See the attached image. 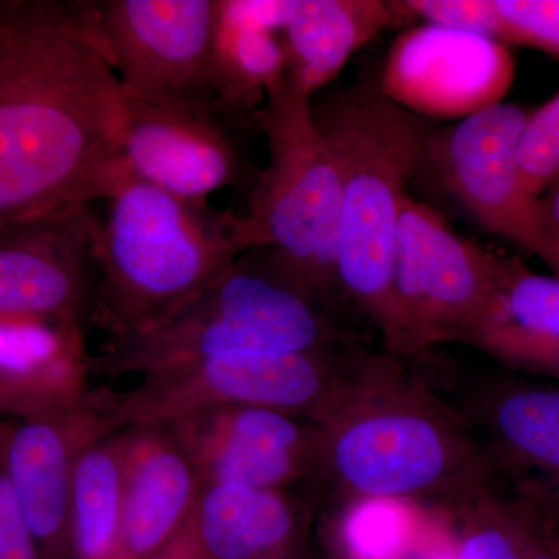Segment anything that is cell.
<instances>
[{
	"label": "cell",
	"instance_id": "cell-1",
	"mask_svg": "<svg viewBox=\"0 0 559 559\" xmlns=\"http://www.w3.org/2000/svg\"><path fill=\"white\" fill-rule=\"evenodd\" d=\"M121 98L80 2H3L0 231L108 200L130 175L120 153Z\"/></svg>",
	"mask_w": 559,
	"mask_h": 559
},
{
	"label": "cell",
	"instance_id": "cell-2",
	"mask_svg": "<svg viewBox=\"0 0 559 559\" xmlns=\"http://www.w3.org/2000/svg\"><path fill=\"white\" fill-rule=\"evenodd\" d=\"M312 477L345 503L423 500L459 509L492 488L498 466L459 417L393 355H377L366 378L319 425Z\"/></svg>",
	"mask_w": 559,
	"mask_h": 559
},
{
	"label": "cell",
	"instance_id": "cell-3",
	"mask_svg": "<svg viewBox=\"0 0 559 559\" xmlns=\"http://www.w3.org/2000/svg\"><path fill=\"white\" fill-rule=\"evenodd\" d=\"M310 109L340 175L341 296L377 325L388 348L396 226L430 124L385 98L378 81L325 87L311 95Z\"/></svg>",
	"mask_w": 559,
	"mask_h": 559
},
{
	"label": "cell",
	"instance_id": "cell-4",
	"mask_svg": "<svg viewBox=\"0 0 559 559\" xmlns=\"http://www.w3.org/2000/svg\"><path fill=\"white\" fill-rule=\"evenodd\" d=\"M105 201L87 318L108 341L156 322L250 250L240 215L197 207L131 175Z\"/></svg>",
	"mask_w": 559,
	"mask_h": 559
},
{
	"label": "cell",
	"instance_id": "cell-5",
	"mask_svg": "<svg viewBox=\"0 0 559 559\" xmlns=\"http://www.w3.org/2000/svg\"><path fill=\"white\" fill-rule=\"evenodd\" d=\"M330 311L271 249H250L156 322L106 341L100 353L91 356V374L143 378L234 353L337 347L344 334Z\"/></svg>",
	"mask_w": 559,
	"mask_h": 559
},
{
	"label": "cell",
	"instance_id": "cell-6",
	"mask_svg": "<svg viewBox=\"0 0 559 559\" xmlns=\"http://www.w3.org/2000/svg\"><path fill=\"white\" fill-rule=\"evenodd\" d=\"M253 117L270 159L255 173L240 216L245 240L249 249H271L300 285L333 308L341 296L340 175L312 121L310 97L286 75Z\"/></svg>",
	"mask_w": 559,
	"mask_h": 559
},
{
	"label": "cell",
	"instance_id": "cell-7",
	"mask_svg": "<svg viewBox=\"0 0 559 559\" xmlns=\"http://www.w3.org/2000/svg\"><path fill=\"white\" fill-rule=\"evenodd\" d=\"M374 355L337 347L234 353L146 374L124 393L98 390L112 432L165 425L209 407H260L322 425L366 378Z\"/></svg>",
	"mask_w": 559,
	"mask_h": 559
},
{
	"label": "cell",
	"instance_id": "cell-8",
	"mask_svg": "<svg viewBox=\"0 0 559 559\" xmlns=\"http://www.w3.org/2000/svg\"><path fill=\"white\" fill-rule=\"evenodd\" d=\"M503 253L460 237L443 216L407 194L393 249V333L385 353L468 345L498 288Z\"/></svg>",
	"mask_w": 559,
	"mask_h": 559
},
{
	"label": "cell",
	"instance_id": "cell-9",
	"mask_svg": "<svg viewBox=\"0 0 559 559\" xmlns=\"http://www.w3.org/2000/svg\"><path fill=\"white\" fill-rule=\"evenodd\" d=\"M80 7L123 94L179 105L224 103L215 55L219 0H92Z\"/></svg>",
	"mask_w": 559,
	"mask_h": 559
},
{
	"label": "cell",
	"instance_id": "cell-10",
	"mask_svg": "<svg viewBox=\"0 0 559 559\" xmlns=\"http://www.w3.org/2000/svg\"><path fill=\"white\" fill-rule=\"evenodd\" d=\"M528 114L502 102L447 127H430L414 176H425L481 229L535 255L544 240L538 200L525 190L518 164Z\"/></svg>",
	"mask_w": 559,
	"mask_h": 559
},
{
	"label": "cell",
	"instance_id": "cell-11",
	"mask_svg": "<svg viewBox=\"0 0 559 559\" xmlns=\"http://www.w3.org/2000/svg\"><path fill=\"white\" fill-rule=\"evenodd\" d=\"M255 112L215 105H179L123 94L119 120L121 159L132 178L179 200L209 209L215 191L248 178L245 135Z\"/></svg>",
	"mask_w": 559,
	"mask_h": 559
},
{
	"label": "cell",
	"instance_id": "cell-12",
	"mask_svg": "<svg viewBox=\"0 0 559 559\" xmlns=\"http://www.w3.org/2000/svg\"><path fill=\"white\" fill-rule=\"evenodd\" d=\"M513 80L509 47L421 24L393 40L378 86L385 98L421 119L459 121L502 103Z\"/></svg>",
	"mask_w": 559,
	"mask_h": 559
},
{
	"label": "cell",
	"instance_id": "cell-13",
	"mask_svg": "<svg viewBox=\"0 0 559 559\" xmlns=\"http://www.w3.org/2000/svg\"><path fill=\"white\" fill-rule=\"evenodd\" d=\"M205 488L285 489L318 466L320 428L260 407H209L165 423Z\"/></svg>",
	"mask_w": 559,
	"mask_h": 559
},
{
	"label": "cell",
	"instance_id": "cell-14",
	"mask_svg": "<svg viewBox=\"0 0 559 559\" xmlns=\"http://www.w3.org/2000/svg\"><path fill=\"white\" fill-rule=\"evenodd\" d=\"M98 219L79 204L0 231V319L90 316Z\"/></svg>",
	"mask_w": 559,
	"mask_h": 559
},
{
	"label": "cell",
	"instance_id": "cell-15",
	"mask_svg": "<svg viewBox=\"0 0 559 559\" xmlns=\"http://www.w3.org/2000/svg\"><path fill=\"white\" fill-rule=\"evenodd\" d=\"M110 433L95 392L79 409L25 418L0 433V468L40 559H73L69 530L73 471L81 452Z\"/></svg>",
	"mask_w": 559,
	"mask_h": 559
},
{
	"label": "cell",
	"instance_id": "cell-16",
	"mask_svg": "<svg viewBox=\"0 0 559 559\" xmlns=\"http://www.w3.org/2000/svg\"><path fill=\"white\" fill-rule=\"evenodd\" d=\"M81 322L0 319V411L22 419L90 403Z\"/></svg>",
	"mask_w": 559,
	"mask_h": 559
},
{
	"label": "cell",
	"instance_id": "cell-17",
	"mask_svg": "<svg viewBox=\"0 0 559 559\" xmlns=\"http://www.w3.org/2000/svg\"><path fill=\"white\" fill-rule=\"evenodd\" d=\"M471 409L498 469L559 511V382L496 378L474 392Z\"/></svg>",
	"mask_w": 559,
	"mask_h": 559
},
{
	"label": "cell",
	"instance_id": "cell-18",
	"mask_svg": "<svg viewBox=\"0 0 559 559\" xmlns=\"http://www.w3.org/2000/svg\"><path fill=\"white\" fill-rule=\"evenodd\" d=\"M123 430L128 436L127 491L117 559H146L186 527L205 487L164 425Z\"/></svg>",
	"mask_w": 559,
	"mask_h": 559
},
{
	"label": "cell",
	"instance_id": "cell-19",
	"mask_svg": "<svg viewBox=\"0 0 559 559\" xmlns=\"http://www.w3.org/2000/svg\"><path fill=\"white\" fill-rule=\"evenodd\" d=\"M193 522L210 559H312L310 509L285 489L205 488Z\"/></svg>",
	"mask_w": 559,
	"mask_h": 559
},
{
	"label": "cell",
	"instance_id": "cell-20",
	"mask_svg": "<svg viewBox=\"0 0 559 559\" xmlns=\"http://www.w3.org/2000/svg\"><path fill=\"white\" fill-rule=\"evenodd\" d=\"M404 2L293 0L282 31L289 79L308 97L340 76L356 51L389 28L411 25Z\"/></svg>",
	"mask_w": 559,
	"mask_h": 559
},
{
	"label": "cell",
	"instance_id": "cell-21",
	"mask_svg": "<svg viewBox=\"0 0 559 559\" xmlns=\"http://www.w3.org/2000/svg\"><path fill=\"white\" fill-rule=\"evenodd\" d=\"M468 345L511 370L559 382V280L502 255L495 297Z\"/></svg>",
	"mask_w": 559,
	"mask_h": 559
},
{
	"label": "cell",
	"instance_id": "cell-22",
	"mask_svg": "<svg viewBox=\"0 0 559 559\" xmlns=\"http://www.w3.org/2000/svg\"><path fill=\"white\" fill-rule=\"evenodd\" d=\"M293 0H219L216 73L223 102L255 112L267 91L288 75L278 32Z\"/></svg>",
	"mask_w": 559,
	"mask_h": 559
},
{
	"label": "cell",
	"instance_id": "cell-23",
	"mask_svg": "<svg viewBox=\"0 0 559 559\" xmlns=\"http://www.w3.org/2000/svg\"><path fill=\"white\" fill-rule=\"evenodd\" d=\"M455 513V559H559V511L536 496L489 488Z\"/></svg>",
	"mask_w": 559,
	"mask_h": 559
},
{
	"label": "cell",
	"instance_id": "cell-24",
	"mask_svg": "<svg viewBox=\"0 0 559 559\" xmlns=\"http://www.w3.org/2000/svg\"><path fill=\"white\" fill-rule=\"evenodd\" d=\"M127 468V430L103 437L81 452L70 489L73 559L119 558Z\"/></svg>",
	"mask_w": 559,
	"mask_h": 559
},
{
	"label": "cell",
	"instance_id": "cell-25",
	"mask_svg": "<svg viewBox=\"0 0 559 559\" xmlns=\"http://www.w3.org/2000/svg\"><path fill=\"white\" fill-rule=\"evenodd\" d=\"M522 183L539 200L559 179V94L530 110L518 148Z\"/></svg>",
	"mask_w": 559,
	"mask_h": 559
},
{
	"label": "cell",
	"instance_id": "cell-26",
	"mask_svg": "<svg viewBox=\"0 0 559 559\" xmlns=\"http://www.w3.org/2000/svg\"><path fill=\"white\" fill-rule=\"evenodd\" d=\"M499 43L544 51L559 61V0H495Z\"/></svg>",
	"mask_w": 559,
	"mask_h": 559
},
{
	"label": "cell",
	"instance_id": "cell-27",
	"mask_svg": "<svg viewBox=\"0 0 559 559\" xmlns=\"http://www.w3.org/2000/svg\"><path fill=\"white\" fill-rule=\"evenodd\" d=\"M404 5L414 21L473 33L499 43L495 0H404Z\"/></svg>",
	"mask_w": 559,
	"mask_h": 559
},
{
	"label": "cell",
	"instance_id": "cell-28",
	"mask_svg": "<svg viewBox=\"0 0 559 559\" xmlns=\"http://www.w3.org/2000/svg\"><path fill=\"white\" fill-rule=\"evenodd\" d=\"M0 559H40L5 473L0 468Z\"/></svg>",
	"mask_w": 559,
	"mask_h": 559
},
{
	"label": "cell",
	"instance_id": "cell-29",
	"mask_svg": "<svg viewBox=\"0 0 559 559\" xmlns=\"http://www.w3.org/2000/svg\"><path fill=\"white\" fill-rule=\"evenodd\" d=\"M146 559H210L194 528L193 516L167 546Z\"/></svg>",
	"mask_w": 559,
	"mask_h": 559
},
{
	"label": "cell",
	"instance_id": "cell-30",
	"mask_svg": "<svg viewBox=\"0 0 559 559\" xmlns=\"http://www.w3.org/2000/svg\"><path fill=\"white\" fill-rule=\"evenodd\" d=\"M538 215L544 237H559V179L540 194Z\"/></svg>",
	"mask_w": 559,
	"mask_h": 559
},
{
	"label": "cell",
	"instance_id": "cell-31",
	"mask_svg": "<svg viewBox=\"0 0 559 559\" xmlns=\"http://www.w3.org/2000/svg\"><path fill=\"white\" fill-rule=\"evenodd\" d=\"M535 255L539 257L554 272V277L559 280V237H544Z\"/></svg>",
	"mask_w": 559,
	"mask_h": 559
},
{
	"label": "cell",
	"instance_id": "cell-32",
	"mask_svg": "<svg viewBox=\"0 0 559 559\" xmlns=\"http://www.w3.org/2000/svg\"><path fill=\"white\" fill-rule=\"evenodd\" d=\"M329 559H342L340 555L334 554V551L329 550Z\"/></svg>",
	"mask_w": 559,
	"mask_h": 559
},
{
	"label": "cell",
	"instance_id": "cell-33",
	"mask_svg": "<svg viewBox=\"0 0 559 559\" xmlns=\"http://www.w3.org/2000/svg\"><path fill=\"white\" fill-rule=\"evenodd\" d=\"M3 2H0V21H2Z\"/></svg>",
	"mask_w": 559,
	"mask_h": 559
}]
</instances>
